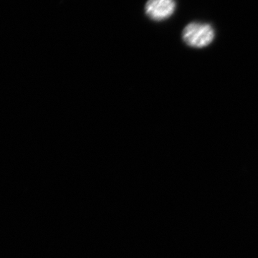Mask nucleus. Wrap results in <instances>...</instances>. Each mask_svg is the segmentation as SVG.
<instances>
[{
    "label": "nucleus",
    "instance_id": "f257e3e1",
    "mask_svg": "<svg viewBox=\"0 0 258 258\" xmlns=\"http://www.w3.org/2000/svg\"><path fill=\"white\" fill-rule=\"evenodd\" d=\"M215 30L207 23H191L185 27L182 38L185 43L195 48H203L210 45L215 38Z\"/></svg>",
    "mask_w": 258,
    "mask_h": 258
},
{
    "label": "nucleus",
    "instance_id": "f03ea898",
    "mask_svg": "<svg viewBox=\"0 0 258 258\" xmlns=\"http://www.w3.org/2000/svg\"><path fill=\"white\" fill-rule=\"evenodd\" d=\"M176 9L174 0H148L145 13L154 21H162L170 18Z\"/></svg>",
    "mask_w": 258,
    "mask_h": 258
}]
</instances>
